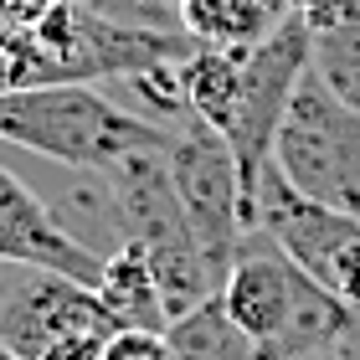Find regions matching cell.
<instances>
[{"mask_svg": "<svg viewBox=\"0 0 360 360\" xmlns=\"http://www.w3.org/2000/svg\"><path fill=\"white\" fill-rule=\"evenodd\" d=\"M175 129L139 119L134 108L103 98L93 83H37L0 93V139L46 155L68 170H108L113 160L165 144Z\"/></svg>", "mask_w": 360, "mask_h": 360, "instance_id": "6da1fadb", "label": "cell"}, {"mask_svg": "<svg viewBox=\"0 0 360 360\" xmlns=\"http://www.w3.org/2000/svg\"><path fill=\"white\" fill-rule=\"evenodd\" d=\"M273 170L299 195L360 217V108L324 88L309 68L273 134Z\"/></svg>", "mask_w": 360, "mask_h": 360, "instance_id": "7a4b0ae2", "label": "cell"}, {"mask_svg": "<svg viewBox=\"0 0 360 360\" xmlns=\"http://www.w3.org/2000/svg\"><path fill=\"white\" fill-rule=\"evenodd\" d=\"M314 62V46H309V26L299 15H283L263 41H252L242 52V72H237V103L232 119H226L221 139L232 144L237 160V186H242V232L252 237V201H257V180L273 165V134L278 119H283L299 77Z\"/></svg>", "mask_w": 360, "mask_h": 360, "instance_id": "3957f363", "label": "cell"}, {"mask_svg": "<svg viewBox=\"0 0 360 360\" xmlns=\"http://www.w3.org/2000/svg\"><path fill=\"white\" fill-rule=\"evenodd\" d=\"M252 232H263L288 263L360 309V217L309 201L268 165L252 201Z\"/></svg>", "mask_w": 360, "mask_h": 360, "instance_id": "277c9868", "label": "cell"}, {"mask_svg": "<svg viewBox=\"0 0 360 360\" xmlns=\"http://www.w3.org/2000/svg\"><path fill=\"white\" fill-rule=\"evenodd\" d=\"M170 180H175V195L186 206V221L195 232V248L217 273V288L232 257L242 248V186H237V160H232V144H226L217 129H206L201 119H191L186 129L170 134Z\"/></svg>", "mask_w": 360, "mask_h": 360, "instance_id": "5b68a950", "label": "cell"}, {"mask_svg": "<svg viewBox=\"0 0 360 360\" xmlns=\"http://www.w3.org/2000/svg\"><path fill=\"white\" fill-rule=\"evenodd\" d=\"M68 335H113L108 309L88 283L46 268H15L11 283H0V340L15 360H41Z\"/></svg>", "mask_w": 360, "mask_h": 360, "instance_id": "8992f818", "label": "cell"}, {"mask_svg": "<svg viewBox=\"0 0 360 360\" xmlns=\"http://www.w3.org/2000/svg\"><path fill=\"white\" fill-rule=\"evenodd\" d=\"M0 263L46 268V273H62V278H77V283L98 288L103 252H93L77 232H68L62 217L21 175L0 170Z\"/></svg>", "mask_w": 360, "mask_h": 360, "instance_id": "52a82bcc", "label": "cell"}, {"mask_svg": "<svg viewBox=\"0 0 360 360\" xmlns=\"http://www.w3.org/2000/svg\"><path fill=\"white\" fill-rule=\"evenodd\" d=\"M293 293H299V263H288L273 242L242 237L232 268H226L221 288H217V299L226 309V319H232L257 350L283 330V319L293 309Z\"/></svg>", "mask_w": 360, "mask_h": 360, "instance_id": "ba28073f", "label": "cell"}, {"mask_svg": "<svg viewBox=\"0 0 360 360\" xmlns=\"http://www.w3.org/2000/svg\"><path fill=\"white\" fill-rule=\"evenodd\" d=\"M355 314L340 293H330L324 283H314L304 268H299V293H293V309L283 319V330H278L268 345H257L252 360H304V355H319L340 345L350 330H355Z\"/></svg>", "mask_w": 360, "mask_h": 360, "instance_id": "9c48e42d", "label": "cell"}, {"mask_svg": "<svg viewBox=\"0 0 360 360\" xmlns=\"http://www.w3.org/2000/svg\"><path fill=\"white\" fill-rule=\"evenodd\" d=\"M93 293L108 309L113 330H165L170 324L160 283H155V268H150V252L129 237L113 252H103V273H98Z\"/></svg>", "mask_w": 360, "mask_h": 360, "instance_id": "30bf717a", "label": "cell"}, {"mask_svg": "<svg viewBox=\"0 0 360 360\" xmlns=\"http://www.w3.org/2000/svg\"><path fill=\"white\" fill-rule=\"evenodd\" d=\"M180 31L201 46H252L288 15L283 0H175Z\"/></svg>", "mask_w": 360, "mask_h": 360, "instance_id": "8fae6325", "label": "cell"}, {"mask_svg": "<svg viewBox=\"0 0 360 360\" xmlns=\"http://www.w3.org/2000/svg\"><path fill=\"white\" fill-rule=\"evenodd\" d=\"M242 52L248 46H201L180 62V88H186V108L191 119H201L206 129H226L237 103V72H242Z\"/></svg>", "mask_w": 360, "mask_h": 360, "instance_id": "7c38bea8", "label": "cell"}, {"mask_svg": "<svg viewBox=\"0 0 360 360\" xmlns=\"http://www.w3.org/2000/svg\"><path fill=\"white\" fill-rule=\"evenodd\" d=\"M309 46H314L309 68L324 77V88L360 108V0H345L309 26Z\"/></svg>", "mask_w": 360, "mask_h": 360, "instance_id": "4fadbf2b", "label": "cell"}, {"mask_svg": "<svg viewBox=\"0 0 360 360\" xmlns=\"http://www.w3.org/2000/svg\"><path fill=\"white\" fill-rule=\"evenodd\" d=\"M165 340H170V355L175 360H252V340L226 319L221 299L211 293L191 309L165 324Z\"/></svg>", "mask_w": 360, "mask_h": 360, "instance_id": "5bb4252c", "label": "cell"}, {"mask_svg": "<svg viewBox=\"0 0 360 360\" xmlns=\"http://www.w3.org/2000/svg\"><path fill=\"white\" fill-rule=\"evenodd\" d=\"M83 11L103 15L113 26H134V31H180L175 0H77Z\"/></svg>", "mask_w": 360, "mask_h": 360, "instance_id": "9a60e30c", "label": "cell"}, {"mask_svg": "<svg viewBox=\"0 0 360 360\" xmlns=\"http://www.w3.org/2000/svg\"><path fill=\"white\" fill-rule=\"evenodd\" d=\"M103 360H170L165 330H113L103 340Z\"/></svg>", "mask_w": 360, "mask_h": 360, "instance_id": "2e32d148", "label": "cell"}, {"mask_svg": "<svg viewBox=\"0 0 360 360\" xmlns=\"http://www.w3.org/2000/svg\"><path fill=\"white\" fill-rule=\"evenodd\" d=\"M52 6V0H0V46L11 37H21V31L37 26V15Z\"/></svg>", "mask_w": 360, "mask_h": 360, "instance_id": "e0dca14e", "label": "cell"}, {"mask_svg": "<svg viewBox=\"0 0 360 360\" xmlns=\"http://www.w3.org/2000/svg\"><path fill=\"white\" fill-rule=\"evenodd\" d=\"M103 340L108 335H68V340H57L41 360H103Z\"/></svg>", "mask_w": 360, "mask_h": 360, "instance_id": "ac0fdd59", "label": "cell"}, {"mask_svg": "<svg viewBox=\"0 0 360 360\" xmlns=\"http://www.w3.org/2000/svg\"><path fill=\"white\" fill-rule=\"evenodd\" d=\"M0 360H15V355H11V345H6V340H0Z\"/></svg>", "mask_w": 360, "mask_h": 360, "instance_id": "d6986e66", "label": "cell"}, {"mask_svg": "<svg viewBox=\"0 0 360 360\" xmlns=\"http://www.w3.org/2000/svg\"><path fill=\"white\" fill-rule=\"evenodd\" d=\"M170 360H175V355H170Z\"/></svg>", "mask_w": 360, "mask_h": 360, "instance_id": "ffe728a7", "label": "cell"}]
</instances>
